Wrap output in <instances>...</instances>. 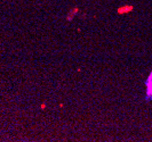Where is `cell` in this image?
Listing matches in <instances>:
<instances>
[{"instance_id":"cell-1","label":"cell","mask_w":152,"mask_h":142,"mask_svg":"<svg viewBox=\"0 0 152 142\" xmlns=\"http://www.w3.org/2000/svg\"><path fill=\"white\" fill-rule=\"evenodd\" d=\"M133 9H134L133 6H130V5H126V6H122V7L118 8V14H119V15L128 14V13H130Z\"/></svg>"}]
</instances>
